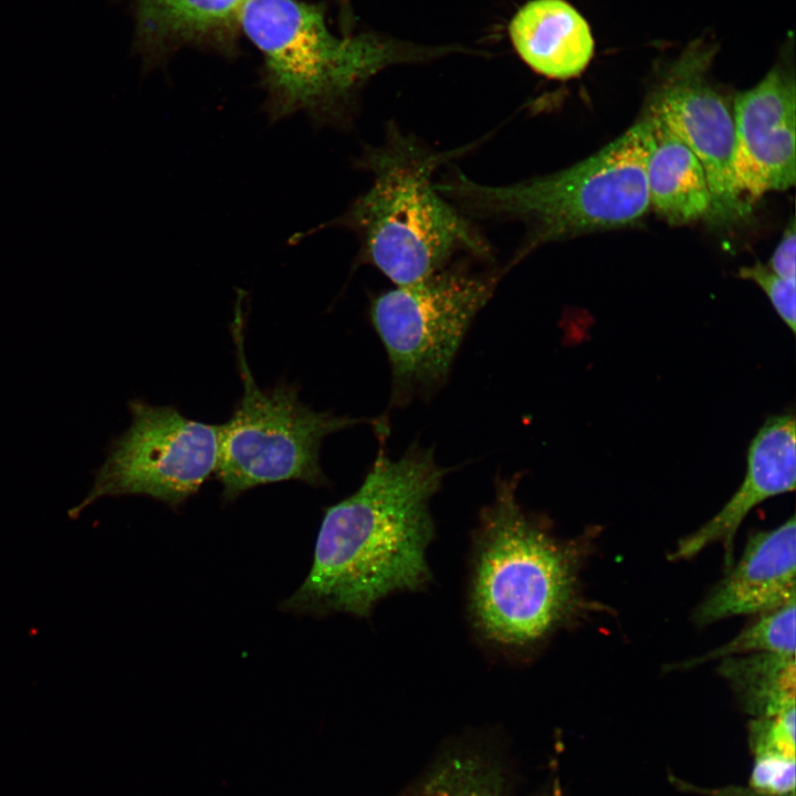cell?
<instances>
[{
    "mask_svg": "<svg viewBox=\"0 0 796 796\" xmlns=\"http://www.w3.org/2000/svg\"><path fill=\"white\" fill-rule=\"evenodd\" d=\"M448 469L412 443L398 459L379 449L359 488L325 510L312 567L280 608L323 617L369 618L385 598L428 588L436 526L430 501Z\"/></svg>",
    "mask_w": 796,
    "mask_h": 796,
    "instance_id": "cell-1",
    "label": "cell"
},
{
    "mask_svg": "<svg viewBox=\"0 0 796 796\" xmlns=\"http://www.w3.org/2000/svg\"><path fill=\"white\" fill-rule=\"evenodd\" d=\"M519 478L496 479L471 534L465 611L489 653L522 662L575 604L576 554L520 504Z\"/></svg>",
    "mask_w": 796,
    "mask_h": 796,
    "instance_id": "cell-2",
    "label": "cell"
},
{
    "mask_svg": "<svg viewBox=\"0 0 796 796\" xmlns=\"http://www.w3.org/2000/svg\"><path fill=\"white\" fill-rule=\"evenodd\" d=\"M241 31L260 52L263 109L271 122L303 113L317 125L346 126L356 100L381 71L461 51L386 35H336L322 2L250 0Z\"/></svg>",
    "mask_w": 796,
    "mask_h": 796,
    "instance_id": "cell-3",
    "label": "cell"
},
{
    "mask_svg": "<svg viewBox=\"0 0 796 796\" xmlns=\"http://www.w3.org/2000/svg\"><path fill=\"white\" fill-rule=\"evenodd\" d=\"M452 154L437 153L390 124L385 140L356 159L371 174V185L333 223L352 229L360 240V261L396 286L442 270L459 251L489 254L483 238L433 182Z\"/></svg>",
    "mask_w": 796,
    "mask_h": 796,
    "instance_id": "cell-4",
    "label": "cell"
},
{
    "mask_svg": "<svg viewBox=\"0 0 796 796\" xmlns=\"http://www.w3.org/2000/svg\"><path fill=\"white\" fill-rule=\"evenodd\" d=\"M652 128L647 115L590 157L563 170L505 186L475 182L458 172L437 190L471 212L521 221L534 248L629 226L650 208L647 164Z\"/></svg>",
    "mask_w": 796,
    "mask_h": 796,
    "instance_id": "cell-5",
    "label": "cell"
},
{
    "mask_svg": "<svg viewBox=\"0 0 796 796\" xmlns=\"http://www.w3.org/2000/svg\"><path fill=\"white\" fill-rule=\"evenodd\" d=\"M243 291L234 304L231 334L243 394L230 419L220 425V454L214 476L223 501L273 482L296 480L327 484L320 464L325 437L369 419L316 411L298 398V388L281 381L261 388L244 350Z\"/></svg>",
    "mask_w": 796,
    "mask_h": 796,
    "instance_id": "cell-6",
    "label": "cell"
},
{
    "mask_svg": "<svg viewBox=\"0 0 796 796\" xmlns=\"http://www.w3.org/2000/svg\"><path fill=\"white\" fill-rule=\"evenodd\" d=\"M499 280L498 273L442 269L373 298L370 321L391 370V406H404L442 386L473 318L491 300Z\"/></svg>",
    "mask_w": 796,
    "mask_h": 796,
    "instance_id": "cell-7",
    "label": "cell"
},
{
    "mask_svg": "<svg viewBox=\"0 0 796 796\" xmlns=\"http://www.w3.org/2000/svg\"><path fill=\"white\" fill-rule=\"evenodd\" d=\"M128 408L129 427L113 441L92 489L70 516L103 496L121 495L149 496L177 511L216 473L220 425L139 399L130 400Z\"/></svg>",
    "mask_w": 796,
    "mask_h": 796,
    "instance_id": "cell-8",
    "label": "cell"
},
{
    "mask_svg": "<svg viewBox=\"0 0 796 796\" xmlns=\"http://www.w3.org/2000/svg\"><path fill=\"white\" fill-rule=\"evenodd\" d=\"M714 54L711 43L691 42L663 74L649 111L696 156L711 196L708 220L726 224L743 220L752 208L741 199L734 181L733 111L706 78Z\"/></svg>",
    "mask_w": 796,
    "mask_h": 796,
    "instance_id": "cell-9",
    "label": "cell"
},
{
    "mask_svg": "<svg viewBox=\"0 0 796 796\" xmlns=\"http://www.w3.org/2000/svg\"><path fill=\"white\" fill-rule=\"evenodd\" d=\"M734 181L741 199L753 202L786 190L796 179V87L794 72L776 65L733 106Z\"/></svg>",
    "mask_w": 796,
    "mask_h": 796,
    "instance_id": "cell-10",
    "label": "cell"
},
{
    "mask_svg": "<svg viewBox=\"0 0 796 796\" xmlns=\"http://www.w3.org/2000/svg\"><path fill=\"white\" fill-rule=\"evenodd\" d=\"M132 18V53L143 72L165 67L184 50L237 59L250 0H112Z\"/></svg>",
    "mask_w": 796,
    "mask_h": 796,
    "instance_id": "cell-11",
    "label": "cell"
},
{
    "mask_svg": "<svg viewBox=\"0 0 796 796\" xmlns=\"http://www.w3.org/2000/svg\"><path fill=\"white\" fill-rule=\"evenodd\" d=\"M796 481V423L792 413L766 419L752 440L742 484L706 523L679 541L672 561L692 558L706 546L721 543L724 565L733 561L737 530L748 512L772 496L790 492Z\"/></svg>",
    "mask_w": 796,
    "mask_h": 796,
    "instance_id": "cell-12",
    "label": "cell"
},
{
    "mask_svg": "<svg viewBox=\"0 0 796 796\" xmlns=\"http://www.w3.org/2000/svg\"><path fill=\"white\" fill-rule=\"evenodd\" d=\"M727 572L695 609L696 625L764 614L795 601V517L790 516L774 530L752 535L741 558Z\"/></svg>",
    "mask_w": 796,
    "mask_h": 796,
    "instance_id": "cell-13",
    "label": "cell"
},
{
    "mask_svg": "<svg viewBox=\"0 0 796 796\" xmlns=\"http://www.w3.org/2000/svg\"><path fill=\"white\" fill-rule=\"evenodd\" d=\"M512 44L535 72L556 80L578 76L594 56L586 19L565 0H531L509 25Z\"/></svg>",
    "mask_w": 796,
    "mask_h": 796,
    "instance_id": "cell-14",
    "label": "cell"
},
{
    "mask_svg": "<svg viewBox=\"0 0 796 796\" xmlns=\"http://www.w3.org/2000/svg\"><path fill=\"white\" fill-rule=\"evenodd\" d=\"M652 137L647 184L652 206L670 224L709 218L711 196L704 170L692 150L648 109Z\"/></svg>",
    "mask_w": 796,
    "mask_h": 796,
    "instance_id": "cell-15",
    "label": "cell"
},
{
    "mask_svg": "<svg viewBox=\"0 0 796 796\" xmlns=\"http://www.w3.org/2000/svg\"><path fill=\"white\" fill-rule=\"evenodd\" d=\"M719 673L731 684L753 718L776 715L795 708V656L769 652L722 659Z\"/></svg>",
    "mask_w": 796,
    "mask_h": 796,
    "instance_id": "cell-16",
    "label": "cell"
},
{
    "mask_svg": "<svg viewBox=\"0 0 796 796\" xmlns=\"http://www.w3.org/2000/svg\"><path fill=\"white\" fill-rule=\"evenodd\" d=\"M795 611L793 601L764 612L726 643L677 663L673 669H691L712 660L756 652L795 656Z\"/></svg>",
    "mask_w": 796,
    "mask_h": 796,
    "instance_id": "cell-17",
    "label": "cell"
},
{
    "mask_svg": "<svg viewBox=\"0 0 796 796\" xmlns=\"http://www.w3.org/2000/svg\"><path fill=\"white\" fill-rule=\"evenodd\" d=\"M417 796H502L499 777L469 760H455L439 768Z\"/></svg>",
    "mask_w": 796,
    "mask_h": 796,
    "instance_id": "cell-18",
    "label": "cell"
},
{
    "mask_svg": "<svg viewBox=\"0 0 796 796\" xmlns=\"http://www.w3.org/2000/svg\"><path fill=\"white\" fill-rule=\"evenodd\" d=\"M721 792L719 796H795V757L773 753L754 755L748 786Z\"/></svg>",
    "mask_w": 796,
    "mask_h": 796,
    "instance_id": "cell-19",
    "label": "cell"
},
{
    "mask_svg": "<svg viewBox=\"0 0 796 796\" xmlns=\"http://www.w3.org/2000/svg\"><path fill=\"white\" fill-rule=\"evenodd\" d=\"M753 755L783 754L795 757V708L765 718H753L748 725Z\"/></svg>",
    "mask_w": 796,
    "mask_h": 796,
    "instance_id": "cell-20",
    "label": "cell"
},
{
    "mask_svg": "<svg viewBox=\"0 0 796 796\" xmlns=\"http://www.w3.org/2000/svg\"><path fill=\"white\" fill-rule=\"evenodd\" d=\"M739 275L757 284L774 310L793 334L796 332V281L775 274L768 266L756 263L741 268Z\"/></svg>",
    "mask_w": 796,
    "mask_h": 796,
    "instance_id": "cell-21",
    "label": "cell"
},
{
    "mask_svg": "<svg viewBox=\"0 0 796 796\" xmlns=\"http://www.w3.org/2000/svg\"><path fill=\"white\" fill-rule=\"evenodd\" d=\"M795 251L796 230L795 221L792 219L772 254L768 268L783 279L796 281Z\"/></svg>",
    "mask_w": 796,
    "mask_h": 796,
    "instance_id": "cell-22",
    "label": "cell"
}]
</instances>
